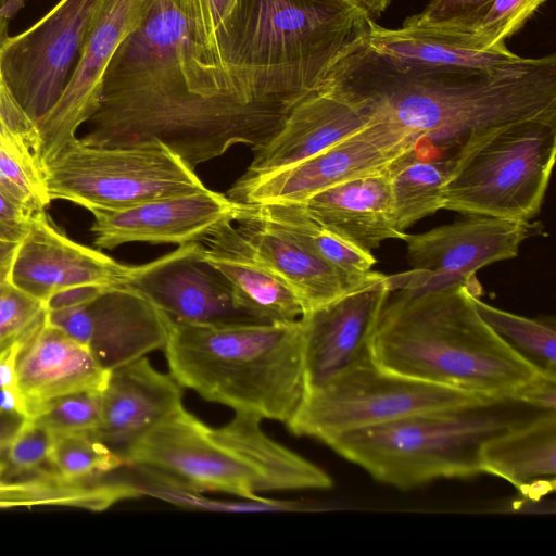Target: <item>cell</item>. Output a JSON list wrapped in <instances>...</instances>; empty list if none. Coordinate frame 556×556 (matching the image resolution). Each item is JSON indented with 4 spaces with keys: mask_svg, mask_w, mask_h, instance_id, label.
I'll return each mask as SVG.
<instances>
[{
    "mask_svg": "<svg viewBox=\"0 0 556 556\" xmlns=\"http://www.w3.org/2000/svg\"><path fill=\"white\" fill-rule=\"evenodd\" d=\"M288 116L252 101L210 59L174 0H152L111 59L80 140L99 148L161 143L194 168L236 144L261 149Z\"/></svg>",
    "mask_w": 556,
    "mask_h": 556,
    "instance_id": "obj_1",
    "label": "cell"
},
{
    "mask_svg": "<svg viewBox=\"0 0 556 556\" xmlns=\"http://www.w3.org/2000/svg\"><path fill=\"white\" fill-rule=\"evenodd\" d=\"M366 39V38H365ZM333 90L416 140V151L448 157L473 131L509 122L556 117V54L497 71L404 65L366 40L330 70Z\"/></svg>",
    "mask_w": 556,
    "mask_h": 556,
    "instance_id": "obj_2",
    "label": "cell"
},
{
    "mask_svg": "<svg viewBox=\"0 0 556 556\" xmlns=\"http://www.w3.org/2000/svg\"><path fill=\"white\" fill-rule=\"evenodd\" d=\"M371 332V361L390 372L488 399H513L539 371L481 317L480 286L393 290Z\"/></svg>",
    "mask_w": 556,
    "mask_h": 556,
    "instance_id": "obj_3",
    "label": "cell"
},
{
    "mask_svg": "<svg viewBox=\"0 0 556 556\" xmlns=\"http://www.w3.org/2000/svg\"><path fill=\"white\" fill-rule=\"evenodd\" d=\"M352 0H235L214 59L255 103L289 115L368 35Z\"/></svg>",
    "mask_w": 556,
    "mask_h": 556,
    "instance_id": "obj_4",
    "label": "cell"
},
{
    "mask_svg": "<svg viewBox=\"0 0 556 556\" xmlns=\"http://www.w3.org/2000/svg\"><path fill=\"white\" fill-rule=\"evenodd\" d=\"M163 350L182 388L235 413L287 425L306 392L300 318L190 324L168 317Z\"/></svg>",
    "mask_w": 556,
    "mask_h": 556,
    "instance_id": "obj_5",
    "label": "cell"
},
{
    "mask_svg": "<svg viewBox=\"0 0 556 556\" xmlns=\"http://www.w3.org/2000/svg\"><path fill=\"white\" fill-rule=\"evenodd\" d=\"M262 419L235 413L212 427L181 406L129 454L126 467L197 492L256 500L266 492L328 490L319 466L265 433Z\"/></svg>",
    "mask_w": 556,
    "mask_h": 556,
    "instance_id": "obj_6",
    "label": "cell"
},
{
    "mask_svg": "<svg viewBox=\"0 0 556 556\" xmlns=\"http://www.w3.org/2000/svg\"><path fill=\"white\" fill-rule=\"evenodd\" d=\"M530 409L513 399H486L351 430L325 444L377 481L409 490L481 473L483 444L544 412Z\"/></svg>",
    "mask_w": 556,
    "mask_h": 556,
    "instance_id": "obj_7",
    "label": "cell"
},
{
    "mask_svg": "<svg viewBox=\"0 0 556 556\" xmlns=\"http://www.w3.org/2000/svg\"><path fill=\"white\" fill-rule=\"evenodd\" d=\"M556 155V117L470 134L451 155L443 208L530 222L542 206Z\"/></svg>",
    "mask_w": 556,
    "mask_h": 556,
    "instance_id": "obj_8",
    "label": "cell"
},
{
    "mask_svg": "<svg viewBox=\"0 0 556 556\" xmlns=\"http://www.w3.org/2000/svg\"><path fill=\"white\" fill-rule=\"evenodd\" d=\"M50 200L116 211L207 188L194 168L161 143L99 148L76 137L43 166Z\"/></svg>",
    "mask_w": 556,
    "mask_h": 556,
    "instance_id": "obj_9",
    "label": "cell"
},
{
    "mask_svg": "<svg viewBox=\"0 0 556 556\" xmlns=\"http://www.w3.org/2000/svg\"><path fill=\"white\" fill-rule=\"evenodd\" d=\"M486 399L390 372L369 355L325 383L307 389L286 426L295 435L326 443L351 430Z\"/></svg>",
    "mask_w": 556,
    "mask_h": 556,
    "instance_id": "obj_10",
    "label": "cell"
},
{
    "mask_svg": "<svg viewBox=\"0 0 556 556\" xmlns=\"http://www.w3.org/2000/svg\"><path fill=\"white\" fill-rule=\"evenodd\" d=\"M105 0H60L26 30L8 36L0 67L14 97L37 123L58 101Z\"/></svg>",
    "mask_w": 556,
    "mask_h": 556,
    "instance_id": "obj_11",
    "label": "cell"
},
{
    "mask_svg": "<svg viewBox=\"0 0 556 556\" xmlns=\"http://www.w3.org/2000/svg\"><path fill=\"white\" fill-rule=\"evenodd\" d=\"M416 144L404 130L374 117L364 129L312 157L266 174L241 176L227 197L240 204H302L327 188L389 167Z\"/></svg>",
    "mask_w": 556,
    "mask_h": 556,
    "instance_id": "obj_12",
    "label": "cell"
},
{
    "mask_svg": "<svg viewBox=\"0 0 556 556\" xmlns=\"http://www.w3.org/2000/svg\"><path fill=\"white\" fill-rule=\"evenodd\" d=\"M533 228L529 222L482 215L402 238L413 270L392 277L393 290L462 281L479 286L475 274L492 263L514 258Z\"/></svg>",
    "mask_w": 556,
    "mask_h": 556,
    "instance_id": "obj_13",
    "label": "cell"
},
{
    "mask_svg": "<svg viewBox=\"0 0 556 556\" xmlns=\"http://www.w3.org/2000/svg\"><path fill=\"white\" fill-rule=\"evenodd\" d=\"M152 0H105L79 50L55 104L37 122L38 159L45 166L77 136L96 112L105 70L121 43L137 29Z\"/></svg>",
    "mask_w": 556,
    "mask_h": 556,
    "instance_id": "obj_14",
    "label": "cell"
},
{
    "mask_svg": "<svg viewBox=\"0 0 556 556\" xmlns=\"http://www.w3.org/2000/svg\"><path fill=\"white\" fill-rule=\"evenodd\" d=\"M47 320L109 371L164 349L168 332V317L123 286L103 288L84 304L48 311Z\"/></svg>",
    "mask_w": 556,
    "mask_h": 556,
    "instance_id": "obj_15",
    "label": "cell"
},
{
    "mask_svg": "<svg viewBox=\"0 0 556 556\" xmlns=\"http://www.w3.org/2000/svg\"><path fill=\"white\" fill-rule=\"evenodd\" d=\"M170 319L190 324L258 323L239 311L227 281L201 256V242L129 266L123 285Z\"/></svg>",
    "mask_w": 556,
    "mask_h": 556,
    "instance_id": "obj_16",
    "label": "cell"
},
{
    "mask_svg": "<svg viewBox=\"0 0 556 556\" xmlns=\"http://www.w3.org/2000/svg\"><path fill=\"white\" fill-rule=\"evenodd\" d=\"M393 291L391 276L374 274L362 285L300 317L306 390L369 356V339Z\"/></svg>",
    "mask_w": 556,
    "mask_h": 556,
    "instance_id": "obj_17",
    "label": "cell"
},
{
    "mask_svg": "<svg viewBox=\"0 0 556 556\" xmlns=\"http://www.w3.org/2000/svg\"><path fill=\"white\" fill-rule=\"evenodd\" d=\"M129 266L100 250L70 239L45 211L31 215L9 271L10 281L45 304L55 294L79 287H114Z\"/></svg>",
    "mask_w": 556,
    "mask_h": 556,
    "instance_id": "obj_18",
    "label": "cell"
},
{
    "mask_svg": "<svg viewBox=\"0 0 556 556\" xmlns=\"http://www.w3.org/2000/svg\"><path fill=\"white\" fill-rule=\"evenodd\" d=\"M238 207L227 194L207 188L123 210H92L90 231L99 250L130 242L177 245L202 242L224 223L235 222Z\"/></svg>",
    "mask_w": 556,
    "mask_h": 556,
    "instance_id": "obj_19",
    "label": "cell"
},
{
    "mask_svg": "<svg viewBox=\"0 0 556 556\" xmlns=\"http://www.w3.org/2000/svg\"><path fill=\"white\" fill-rule=\"evenodd\" d=\"M182 387L143 356L110 372L93 438L126 464L131 451L182 406Z\"/></svg>",
    "mask_w": 556,
    "mask_h": 556,
    "instance_id": "obj_20",
    "label": "cell"
},
{
    "mask_svg": "<svg viewBox=\"0 0 556 556\" xmlns=\"http://www.w3.org/2000/svg\"><path fill=\"white\" fill-rule=\"evenodd\" d=\"M110 372L86 346L47 319L21 345L16 361L17 387L28 419L58 397L103 391Z\"/></svg>",
    "mask_w": 556,
    "mask_h": 556,
    "instance_id": "obj_21",
    "label": "cell"
},
{
    "mask_svg": "<svg viewBox=\"0 0 556 556\" xmlns=\"http://www.w3.org/2000/svg\"><path fill=\"white\" fill-rule=\"evenodd\" d=\"M372 121L358 104L320 87L291 111L280 130L265 146L254 151L242 176L266 174L312 157Z\"/></svg>",
    "mask_w": 556,
    "mask_h": 556,
    "instance_id": "obj_22",
    "label": "cell"
},
{
    "mask_svg": "<svg viewBox=\"0 0 556 556\" xmlns=\"http://www.w3.org/2000/svg\"><path fill=\"white\" fill-rule=\"evenodd\" d=\"M235 222L233 231L242 248L289 287L302 315L338 299L374 274L361 282L351 280L273 226L240 213Z\"/></svg>",
    "mask_w": 556,
    "mask_h": 556,
    "instance_id": "obj_23",
    "label": "cell"
},
{
    "mask_svg": "<svg viewBox=\"0 0 556 556\" xmlns=\"http://www.w3.org/2000/svg\"><path fill=\"white\" fill-rule=\"evenodd\" d=\"M301 205L320 225L368 252L405 235L395 226L389 167L319 191Z\"/></svg>",
    "mask_w": 556,
    "mask_h": 556,
    "instance_id": "obj_24",
    "label": "cell"
},
{
    "mask_svg": "<svg viewBox=\"0 0 556 556\" xmlns=\"http://www.w3.org/2000/svg\"><path fill=\"white\" fill-rule=\"evenodd\" d=\"M201 256L227 281L236 307L254 320L286 324L302 316L289 287L242 248L233 222L224 223L201 242Z\"/></svg>",
    "mask_w": 556,
    "mask_h": 556,
    "instance_id": "obj_25",
    "label": "cell"
},
{
    "mask_svg": "<svg viewBox=\"0 0 556 556\" xmlns=\"http://www.w3.org/2000/svg\"><path fill=\"white\" fill-rule=\"evenodd\" d=\"M481 472L500 477L529 497L555 489L556 410H544L486 441Z\"/></svg>",
    "mask_w": 556,
    "mask_h": 556,
    "instance_id": "obj_26",
    "label": "cell"
},
{
    "mask_svg": "<svg viewBox=\"0 0 556 556\" xmlns=\"http://www.w3.org/2000/svg\"><path fill=\"white\" fill-rule=\"evenodd\" d=\"M365 40L377 52L409 66L497 71L522 59L505 45L473 50L426 28L402 26L390 29L379 26L375 20L370 21Z\"/></svg>",
    "mask_w": 556,
    "mask_h": 556,
    "instance_id": "obj_27",
    "label": "cell"
},
{
    "mask_svg": "<svg viewBox=\"0 0 556 556\" xmlns=\"http://www.w3.org/2000/svg\"><path fill=\"white\" fill-rule=\"evenodd\" d=\"M7 469V460L0 458V508L66 506L102 511L142 496L137 482L128 479L68 481L51 469L25 478H3Z\"/></svg>",
    "mask_w": 556,
    "mask_h": 556,
    "instance_id": "obj_28",
    "label": "cell"
},
{
    "mask_svg": "<svg viewBox=\"0 0 556 556\" xmlns=\"http://www.w3.org/2000/svg\"><path fill=\"white\" fill-rule=\"evenodd\" d=\"M238 213L285 232L351 280L371 274L376 258L312 218L301 204H240Z\"/></svg>",
    "mask_w": 556,
    "mask_h": 556,
    "instance_id": "obj_29",
    "label": "cell"
},
{
    "mask_svg": "<svg viewBox=\"0 0 556 556\" xmlns=\"http://www.w3.org/2000/svg\"><path fill=\"white\" fill-rule=\"evenodd\" d=\"M451 157L406 152L389 166L397 230H405L444 205V187Z\"/></svg>",
    "mask_w": 556,
    "mask_h": 556,
    "instance_id": "obj_30",
    "label": "cell"
},
{
    "mask_svg": "<svg viewBox=\"0 0 556 556\" xmlns=\"http://www.w3.org/2000/svg\"><path fill=\"white\" fill-rule=\"evenodd\" d=\"M547 0H490L469 16L440 25L418 27L473 50L505 45Z\"/></svg>",
    "mask_w": 556,
    "mask_h": 556,
    "instance_id": "obj_31",
    "label": "cell"
},
{
    "mask_svg": "<svg viewBox=\"0 0 556 556\" xmlns=\"http://www.w3.org/2000/svg\"><path fill=\"white\" fill-rule=\"evenodd\" d=\"M137 471L141 478L137 484L142 496L159 498L186 509L220 513H303L336 509L318 502L277 500L265 496L256 500H217L180 486L151 472Z\"/></svg>",
    "mask_w": 556,
    "mask_h": 556,
    "instance_id": "obj_32",
    "label": "cell"
},
{
    "mask_svg": "<svg viewBox=\"0 0 556 556\" xmlns=\"http://www.w3.org/2000/svg\"><path fill=\"white\" fill-rule=\"evenodd\" d=\"M484 321L513 349L538 369L556 372V330L554 321L533 319L494 307L475 296Z\"/></svg>",
    "mask_w": 556,
    "mask_h": 556,
    "instance_id": "obj_33",
    "label": "cell"
},
{
    "mask_svg": "<svg viewBox=\"0 0 556 556\" xmlns=\"http://www.w3.org/2000/svg\"><path fill=\"white\" fill-rule=\"evenodd\" d=\"M0 190L30 214L51 202L35 149L16 138L0 135Z\"/></svg>",
    "mask_w": 556,
    "mask_h": 556,
    "instance_id": "obj_34",
    "label": "cell"
},
{
    "mask_svg": "<svg viewBox=\"0 0 556 556\" xmlns=\"http://www.w3.org/2000/svg\"><path fill=\"white\" fill-rule=\"evenodd\" d=\"M48 465L65 480L86 481L105 476L124 463L89 433H54Z\"/></svg>",
    "mask_w": 556,
    "mask_h": 556,
    "instance_id": "obj_35",
    "label": "cell"
},
{
    "mask_svg": "<svg viewBox=\"0 0 556 556\" xmlns=\"http://www.w3.org/2000/svg\"><path fill=\"white\" fill-rule=\"evenodd\" d=\"M47 305L9 277L0 279V358L22 345L47 319Z\"/></svg>",
    "mask_w": 556,
    "mask_h": 556,
    "instance_id": "obj_36",
    "label": "cell"
},
{
    "mask_svg": "<svg viewBox=\"0 0 556 556\" xmlns=\"http://www.w3.org/2000/svg\"><path fill=\"white\" fill-rule=\"evenodd\" d=\"M102 391H81L58 397L43 405L33 420L53 433H89L101 417Z\"/></svg>",
    "mask_w": 556,
    "mask_h": 556,
    "instance_id": "obj_37",
    "label": "cell"
},
{
    "mask_svg": "<svg viewBox=\"0 0 556 556\" xmlns=\"http://www.w3.org/2000/svg\"><path fill=\"white\" fill-rule=\"evenodd\" d=\"M54 433L46 426L27 419L5 451V460L15 475L43 470L48 464Z\"/></svg>",
    "mask_w": 556,
    "mask_h": 556,
    "instance_id": "obj_38",
    "label": "cell"
},
{
    "mask_svg": "<svg viewBox=\"0 0 556 556\" xmlns=\"http://www.w3.org/2000/svg\"><path fill=\"white\" fill-rule=\"evenodd\" d=\"M174 2L187 24L191 38L216 64L215 34L231 11L235 0H174Z\"/></svg>",
    "mask_w": 556,
    "mask_h": 556,
    "instance_id": "obj_39",
    "label": "cell"
},
{
    "mask_svg": "<svg viewBox=\"0 0 556 556\" xmlns=\"http://www.w3.org/2000/svg\"><path fill=\"white\" fill-rule=\"evenodd\" d=\"M490 0H432L425 9L407 17L403 27H428L463 20Z\"/></svg>",
    "mask_w": 556,
    "mask_h": 556,
    "instance_id": "obj_40",
    "label": "cell"
},
{
    "mask_svg": "<svg viewBox=\"0 0 556 556\" xmlns=\"http://www.w3.org/2000/svg\"><path fill=\"white\" fill-rule=\"evenodd\" d=\"M513 400L538 410H556V372L539 371L516 391Z\"/></svg>",
    "mask_w": 556,
    "mask_h": 556,
    "instance_id": "obj_41",
    "label": "cell"
},
{
    "mask_svg": "<svg viewBox=\"0 0 556 556\" xmlns=\"http://www.w3.org/2000/svg\"><path fill=\"white\" fill-rule=\"evenodd\" d=\"M33 214L0 190V239L21 242Z\"/></svg>",
    "mask_w": 556,
    "mask_h": 556,
    "instance_id": "obj_42",
    "label": "cell"
},
{
    "mask_svg": "<svg viewBox=\"0 0 556 556\" xmlns=\"http://www.w3.org/2000/svg\"><path fill=\"white\" fill-rule=\"evenodd\" d=\"M27 418L20 413L0 409V455H2Z\"/></svg>",
    "mask_w": 556,
    "mask_h": 556,
    "instance_id": "obj_43",
    "label": "cell"
},
{
    "mask_svg": "<svg viewBox=\"0 0 556 556\" xmlns=\"http://www.w3.org/2000/svg\"><path fill=\"white\" fill-rule=\"evenodd\" d=\"M21 345L12 349L0 358V388L18 390L16 377V361Z\"/></svg>",
    "mask_w": 556,
    "mask_h": 556,
    "instance_id": "obj_44",
    "label": "cell"
},
{
    "mask_svg": "<svg viewBox=\"0 0 556 556\" xmlns=\"http://www.w3.org/2000/svg\"><path fill=\"white\" fill-rule=\"evenodd\" d=\"M10 20L0 17V47L9 36ZM17 101L10 89L0 67V114L13 102Z\"/></svg>",
    "mask_w": 556,
    "mask_h": 556,
    "instance_id": "obj_45",
    "label": "cell"
},
{
    "mask_svg": "<svg viewBox=\"0 0 556 556\" xmlns=\"http://www.w3.org/2000/svg\"><path fill=\"white\" fill-rule=\"evenodd\" d=\"M0 409L20 413L28 419L25 403L18 390L0 388Z\"/></svg>",
    "mask_w": 556,
    "mask_h": 556,
    "instance_id": "obj_46",
    "label": "cell"
},
{
    "mask_svg": "<svg viewBox=\"0 0 556 556\" xmlns=\"http://www.w3.org/2000/svg\"><path fill=\"white\" fill-rule=\"evenodd\" d=\"M20 242L0 239V279L8 278Z\"/></svg>",
    "mask_w": 556,
    "mask_h": 556,
    "instance_id": "obj_47",
    "label": "cell"
},
{
    "mask_svg": "<svg viewBox=\"0 0 556 556\" xmlns=\"http://www.w3.org/2000/svg\"><path fill=\"white\" fill-rule=\"evenodd\" d=\"M372 20L378 17L388 7L390 0H352Z\"/></svg>",
    "mask_w": 556,
    "mask_h": 556,
    "instance_id": "obj_48",
    "label": "cell"
},
{
    "mask_svg": "<svg viewBox=\"0 0 556 556\" xmlns=\"http://www.w3.org/2000/svg\"><path fill=\"white\" fill-rule=\"evenodd\" d=\"M27 0H0V17L12 20Z\"/></svg>",
    "mask_w": 556,
    "mask_h": 556,
    "instance_id": "obj_49",
    "label": "cell"
}]
</instances>
